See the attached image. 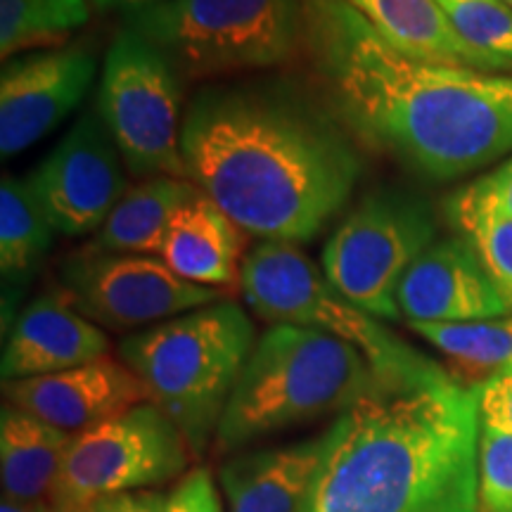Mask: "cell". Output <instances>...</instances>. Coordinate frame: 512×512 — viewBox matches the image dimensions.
<instances>
[{
	"instance_id": "obj_13",
	"label": "cell",
	"mask_w": 512,
	"mask_h": 512,
	"mask_svg": "<svg viewBox=\"0 0 512 512\" xmlns=\"http://www.w3.org/2000/svg\"><path fill=\"white\" fill-rule=\"evenodd\" d=\"M95 79L91 50L55 48L5 60L0 72V155L10 159L55 131Z\"/></svg>"
},
{
	"instance_id": "obj_9",
	"label": "cell",
	"mask_w": 512,
	"mask_h": 512,
	"mask_svg": "<svg viewBox=\"0 0 512 512\" xmlns=\"http://www.w3.org/2000/svg\"><path fill=\"white\" fill-rule=\"evenodd\" d=\"M437 238V221L422 197L377 190L356 204L323 247L325 278L351 304L375 318L401 316L396 290L403 273Z\"/></svg>"
},
{
	"instance_id": "obj_18",
	"label": "cell",
	"mask_w": 512,
	"mask_h": 512,
	"mask_svg": "<svg viewBox=\"0 0 512 512\" xmlns=\"http://www.w3.org/2000/svg\"><path fill=\"white\" fill-rule=\"evenodd\" d=\"M403 55L444 67L512 72L508 64L479 53L460 38L437 0H344Z\"/></svg>"
},
{
	"instance_id": "obj_30",
	"label": "cell",
	"mask_w": 512,
	"mask_h": 512,
	"mask_svg": "<svg viewBox=\"0 0 512 512\" xmlns=\"http://www.w3.org/2000/svg\"><path fill=\"white\" fill-rule=\"evenodd\" d=\"M479 195L486 197L491 204H496L498 209L508 211L512 216V157L505 159L501 166H496L494 171L479 178L472 183Z\"/></svg>"
},
{
	"instance_id": "obj_22",
	"label": "cell",
	"mask_w": 512,
	"mask_h": 512,
	"mask_svg": "<svg viewBox=\"0 0 512 512\" xmlns=\"http://www.w3.org/2000/svg\"><path fill=\"white\" fill-rule=\"evenodd\" d=\"M60 235L27 178L3 176L0 185V273L5 285L31 280Z\"/></svg>"
},
{
	"instance_id": "obj_16",
	"label": "cell",
	"mask_w": 512,
	"mask_h": 512,
	"mask_svg": "<svg viewBox=\"0 0 512 512\" xmlns=\"http://www.w3.org/2000/svg\"><path fill=\"white\" fill-rule=\"evenodd\" d=\"M105 330L81 316L62 287L43 292L19 313L3 349V382L53 375L105 358Z\"/></svg>"
},
{
	"instance_id": "obj_20",
	"label": "cell",
	"mask_w": 512,
	"mask_h": 512,
	"mask_svg": "<svg viewBox=\"0 0 512 512\" xmlns=\"http://www.w3.org/2000/svg\"><path fill=\"white\" fill-rule=\"evenodd\" d=\"M197 197L202 192L188 178H145L126 190L88 247L98 252L159 256L171 223Z\"/></svg>"
},
{
	"instance_id": "obj_35",
	"label": "cell",
	"mask_w": 512,
	"mask_h": 512,
	"mask_svg": "<svg viewBox=\"0 0 512 512\" xmlns=\"http://www.w3.org/2000/svg\"><path fill=\"white\" fill-rule=\"evenodd\" d=\"M505 3H508V5H510V8H512V0H505Z\"/></svg>"
},
{
	"instance_id": "obj_23",
	"label": "cell",
	"mask_w": 512,
	"mask_h": 512,
	"mask_svg": "<svg viewBox=\"0 0 512 512\" xmlns=\"http://www.w3.org/2000/svg\"><path fill=\"white\" fill-rule=\"evenodd\" d=\"M88 19V0H0L3 60L24 50L64 48L69 36Z\"/></svg>"
},
{
	"instance_id": "obj_33",
	"label": "cell",
	"mask_w": 512,
	"mask_h": 512,
	"mask_svg": "<svg viewBox=\"0 0 512 512\" xmlns=\"http://www.w3.org/2000/svg\"><path fill=\"white\" fill-rule=\"evenodd\" d=\"M95 8L100 10H121V12H128V10H136V8H145V5H155V3H162V0H91Z\"/></svg>"
},
{
	"instance_id": "obj_5",
	"label": "cell",
	"mask_w": 512,
	"mask_h": 512,
	"mask_svg": "<svg viewBox=\"0 0 512 512\" xmlns=\"http://www.w3.org/2000/svg\"><path fill=\"white\" fill-rule=\"evenodd\" d=\"M254 344L247 313L216 302L126 335L119 358L143 382L150 403L181 430L192 456H202Z\"/></svg>"
},
{
	"instance_id": "obj_21",
	"label": "cell",
	"mask_w": 512,
	"mask_h": 512,
	"mask_svg": "<svg viewBox=\"0 0 512 512\" xmlns=\"http://www.w3.org/2000/svg\"><path fill=\"white\" fill-rule=\"evenodd\" d=\"M74 434L57 430L36 415L5 403L0 411V479L3 496L46 501L72 446Z\"/></svg>"
},
{
	"instance_id": "obj_12",
	"label": "cell",
	"mask_w": 512,
	"mask_h": 512,
	"mask_svg": "<svg viewBox=\"0 0 512 512\" xmlns=\"http://www.w3.org/2000/svg\"><path fill=\"white\" fill-rule=\"evenodd\" d=\"M27 181L57 233L69 238L98 233L128 190L124 157L98 110L81 114Z\"/></svg>"
},
{
	"instance_id": "obj_32",
	"label": "cell",
	"mask_w": 512,
	"mask_h": 512,
	"mask_svg": "<svg viewBox=\"0 0 512 512\" xmlns=\"http://www.w3.org/2000/svg\"><path fill=\"white\" fill-rule=\"evenodd\" d=\"M0 512H55V505L48 501H15V498H5L0 503Z\"/></svg>"
},
{
	"instance_id": "obj_4",
	"label": "cell",
	"mask_w": 512,
	"mask_h": 512,
	"mask_svg": "<svg viewBox=\"0 0 512 512\" xmlns=\"http://www.w3.org/2000/svg\"><path fill=\"white\" fill-rule=\"evenodd\" d=\"M384 382L356 347L328 332L278 323L256 339L216 430L233 451L268 434L342 415Z\"/></svg>"
},
{
	"instance_id": "obj_27",
	"label": "cell",
	"mask_w": 512,
	"mask_h": 512,
	"mask_svg": "<svg viewBox=\"0 0 512 512\" xmlns=\"http://www.w3.org/2000/svg\"><path fill=\"white\" fill-rule=\"evenodd\" d=\"M482 512H512V437L482 425L479 432Z\"/></svg>"
},
{
	"instance_id": "obj_26",
	"label": "cell",
	"mask_w": 512,
	"mask_h": 512,
	"mask_svg": "<svg viewBox=\"0 0 512 512\" xmlns=\"http://www.w3.org/2000/svg\"><path fill=\"white\" fill-rule=\"evenodd\" d=\"M460 38L512 69V8L505 0H437Z\"/></svg>"
},
{
	"instance_id": "obj_34",
	"label": "cell",
	"mask_w": 512,
	"mask_h": 512,
	"mask_svg": "<svg viewBox=\"0 0 512 512\" xmlns=\"http://www.w3.org/2000/svg\"><path fill=\"white\" fill-rule=\"evenodd\" d=\"M55 512H93V505H55Z\"/></svg>"
},
{
	"instance_id": "obj_17",
	"label": "cell",
	"mask_w": 512,
	"mask_h": 512,
	"mask_svg": "<svg viewBox=\"0 0 512 512\" xmlns=\"http://www.w3.org/2000/svg\"><path fill=\"white\" fill-rule=\"evenodd\" d=\"M330 427L318 437L233 456L219 482L228 512H299L330 446Z\"/></svg>"
},
{
	"instance_id": "obj_28",
	"label": "cell",
	"mask_w": 512,
	"mask_h": 512,
	"mask_svg": "<svg viewBox=\"0 0 512 512\" xmlns=\"http://www.w3.org/2000/svg\"><path fill=\"white\" fill-rule=\"evenodd\" d=\"M479 420L484 427L512 437V366L477 384Z\"/></svg>"
},
{
	"instance_id": "obj_6",
	"label": "cell",
	"mask_w": 512,
	"mask_h": 512,
	"mask_svg": "<svg viewBox=\"0 0 512 512\" xmlns=\"http://www.w3.org/2000/svg\"><path fill=\"white\" fill-rule=\"evenodd\" d=\"M181 79L266 69L304 50V0H162L124 12Z\"/></svg>"
},
{
	"instance_id": "obj_7",
	"label": "cell",
	"mask_w": 512,
	"mask_h": 512,
	"mask_svg": "<svg viewBox=\"0 0 512 512\" xmlns=\"http://www.w3.org/2000/svg\"><path fill=\"white\" fill-rule=\"evenodd\" d=\"M240 290L256 316L271 323L328 332L368 358L389 384H418L446 375L437 363L396 337L328 283L323 271L292 242L264 240L242 261Z\"/></svg>"
},
{
	"instance_id": "obj_15",
	"label": "cell",
	"mask_w": 512,
	"mask_h": 512,
	"mask_svg": "<svg viewBox=\"0 0 512 512\" xmlns=\"http://www.w3.org/2000/svg\"><path fill=\"white\" fill-rule=\"evenodd\" d=\"M3 394L12 406L74 437L150 401L138 375L110 356L62 373L3 382Z\"/></svg>"
},
{
	"instance_id": "obj_8",
	"label": "cell",
	"mask_w": 512,
	"mask_h": 512,
	"mask_svg": "<svg viewBox=\"0 0 512 512\" xmlns=\"http://www.w3.org/2000/svg\"><path fill=\"white\" fill-rule=\"evenodd\" d=\"M95 110L133 176L185 178L181 76L131 29L107 50Z\"/></svg>"
},
{
	"instance_id": "obj_25",
	"label": "cell",
	"mask_w": 512,
	"mask_h": 512,
	"mask_svg": "<svg viewBox=\"0 0 512 512\" xmlns=\"http://www.w3.org/2000/svg\"><path fill=\"white\" fill-rule=\"evenodd\" d=\"M441 354L479 375L512 366V316L465 323H408Z\"/></svg>"
},
{
	"instance_id": "obj_24",
	"label": "cell",
	"mask_w": 512,
	"mask_h": 512,
	"mask_svg": "<svg viewBox=\"0 0 512 512\" xmlns=\"http://www.w3.org/2000/svg\"><path fill=\"white\" fill-rule=\"evenodd\" d=\"M451 221L512 309V216L467 185L453 195Z\"/></svg>"
},
{
	"instance_id": "obj_10",
	"label": "cell",
	"mask_w": 512,
	"mask_h": 512,
	"mask_svg": "<svg viewBox=\"0 0 512 512\" xmlns=\"http://www.w3.org/2000/svg\"><path fill=\"white\" fill-rule=\"evenodd\" d=\"M181 430L145 401L76 434L57 477L53 505H93L128 491H145L181 477L190 463Z\"/></svg>"
},
{
	"instance_id": "obj_14",
	"label": "cell",
	"mask_w": 512,
	"mask_h": 512,
	"mask_svg": "<svg viewBox=\"0 0 512 512\" xmlns=\"http://www.w3.org/2000/svg\"><path fill=\"white\" fill-rule=\"evenodd\" d=\"M396 304L408 323H465L512 311L463 235L434 240L403 273Z\"/></svg>"
},
{
	"instance_id": "obj_19",
	"label": "cell",
	"mask_w": 512,
	"mask_h": 512,
	"mask_svg": "<svg viewBox=\"0 0 512 512\" xmlns=\"http://www.w3.org/2000/svg\"><path fill=\"white\" fill-rule=\"evenodd\" d=\"M242 233L207 197H197L171 223L159 259L183 280L233 290L242 273Z\"/></svg>"
},
{
	"instance_id": "obj_11",
	"label": "cell",
	"mask_w": 512,
	"mask_h": 512,
	"mask_svg": "<svg viewBox=\"0 0 512 512\" xmlns=\"http://www.w3.org/2000/svg\"><path fill=\"white\" fill-rule=\"evenodd\" d=\"M60 287L76 311L102 330L128 332L221 302L219 290L192 285L159 256L81 247L62 264Z\"/></svg>"
},
{
	"instance_id": "obj_1",
	"label": "cell",
	"mask_w": 512,
	"mask_h": 512,
	"mask_svg": "<svg viewBox=\"0 0 512 512\" xmlns=\"http://www.w3.org/2000/svg\"><path fill=\"white\" fill-rule=\"evenodd\" d=\"M304 53L339 124L415 174L451 181L512 150V72L403 55L344 0H304Z\"/></svg>"
},
{
	"instance_id": "obj_2",
	"label": "cell",
	"mask_w": 512,
	"mask_h": 512,
	"mask_svg": "<svg viewBox=\"0 0 512 512\" xmlns=\"http://www.w3.org/2000/svg\"><path fill=\"white\" fill-rule=\"evenodd\" d=\"M181 150L185 178L235 226L292 245L316 238L363 171L335 114L280 83L202 91Z\"/></svg>"
},
{
	"instance_id": "obj_31",
	"label": "cell",
	"mask_w": 512,
	"mask_h": 512,
	"mask_svg": "<svg viewBox=\"0 0 512 512\" xmlns=\"http://www.w3.org/2000/svg\"><path fill=\"white\" fill-rule=\"evenodd\" d=\"M166 496L157 491H128L93 503V512H164Z\"/></svg>"
},
{
	"instance_id": "obj_29",
	"label": "cell",
	"mask_w": 512,
	"mask_h": 512,
	"mask_svg": "<svg viewBox=\"0 0 512 512\" xmlns=\"http://www.w3.org/2000/svg\"><path fill=\"white\" fill-rule=\"evenodd\" d=\"M164 512H223L207 467H195L166 496Z\"/></svg>"
},
{
	"instance_id": "obj_3",
	"label": "cell",
	"mask_w": 512,
	"mask_h": 512,
	"mask_svg": "<svg viewBox=\"0 0 512 512\" xmlns=\"http://www.w3.org/2000/svg\"><path fill=\"white\" fill-rule=\"evenodd\" d=\"M479 432L477 387L382 384L330 425L299 512H482Z\"/></svg>"
}]
</instances>
